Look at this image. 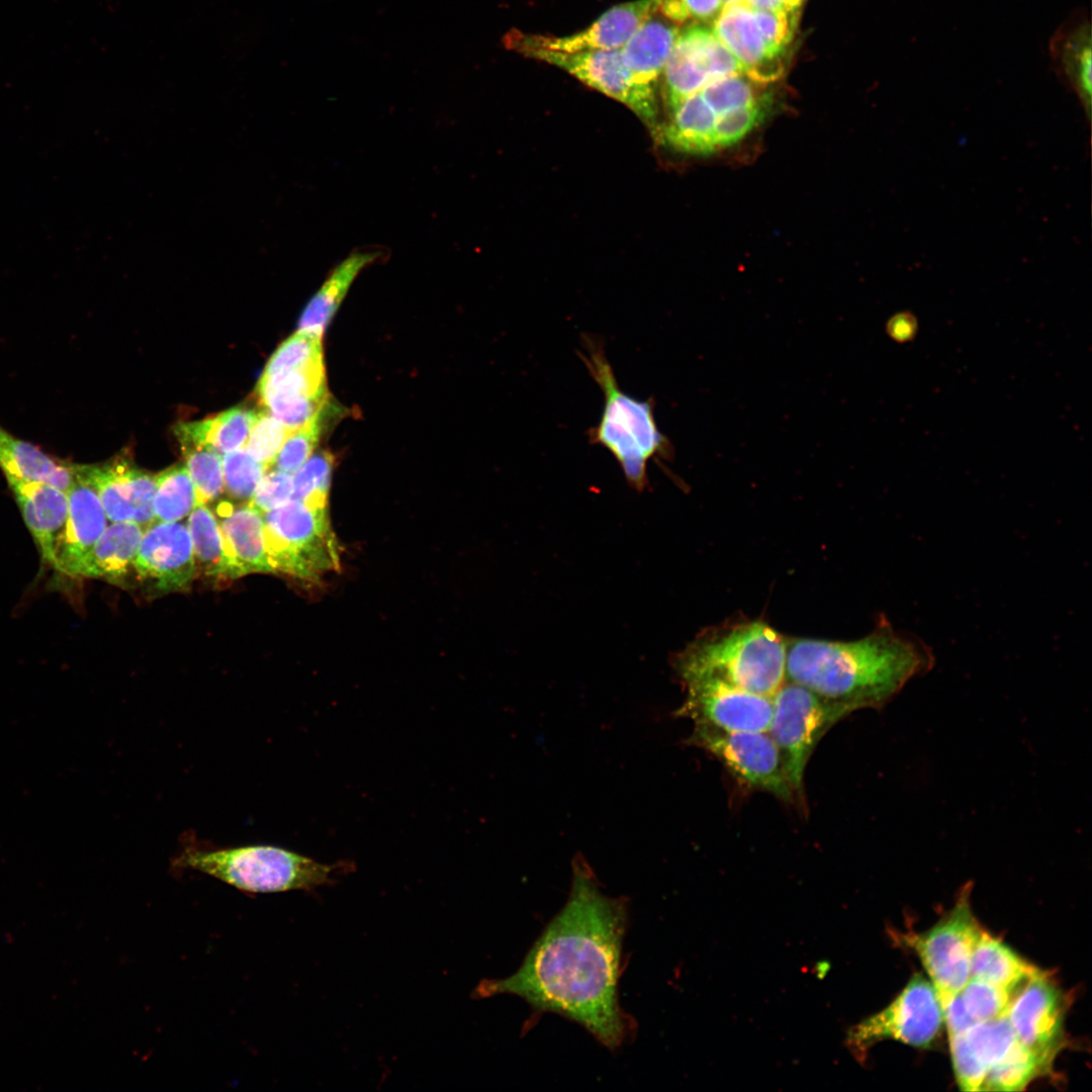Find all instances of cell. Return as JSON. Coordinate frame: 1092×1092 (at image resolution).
Returning <instances> with one entry per match:
<instances>
[{"label": "cell", "mask_w": 1092, "mask_h": 1092, "mask_svg": "<svg viewBox=\"0 0 1092 1092\" xmlns=\"http://www.w3.org/2000/svg\"><path fill=\"white\" fill-rule=\"evenodd\" d=\"M757 85L745 74H737L710 82L700 93L714 112L720 115L757 101L762 96Z\"/></svg>", "instance_id": "obj_39"}, {"label": "cell", "mask_w": 1092, "mask_h": 1092, "mask_svg": "<svg viewBox=\"0 0 1092 1092\" xmlns=\"http://www.w3.org/2000/svg\"><path fill=\"white\" fill-rule=\"evenodd\" d=\"M186 468L194 483L197 505L216 499L223 489L219 454L205 444H181Z\"/></svg>", "instance_id": "obj_33"}, {"label": "cell", "mask_w": 1092, "mask_h": 1092, "mask_svg": "<svg viewBox=\"0 0 1092 1092\" xmlns=\"http://www.w3.org/2000/svg\"><path fill=\"white\" fill-rule=\"evenodd\" d=\"M787 640L761 621L724 624L704 631L673 665L680 680L711 677L771 698L786 681Z\"/></svg>", "instance_id": "obj_5"}, {"label": "cell", "mask_w": 1092, "mask_h": 1092, "mask_svg": "<svg viewBox=\"0 0 1092 1092\" xmlns=\"http://www.w3.org/2000/svg\"><path fill=\"white\" fill-rule=\"evenodd\" d=\"M651 0H636L616 5L585 29L569 35L530 34L512 30L504 36L509 50L523 54L530 50L580 53L621 49L652 12Z\"/></svg>", "instance_id": "obj_15"}, {"label": "cell", "mask_w": 1092, "mask_h": 1092, "mask_svg": "<svg viewBox=\"0 0 1092 1092\" xmlns=\"http://www.w3.org/2000/svg\"><path fill=\"white\" fill-rule=\"evenodd\" d=\"M581 343L584 352L578 356L604 394L600 421L587 430L588 442L609 451L629 485L642 490L648 483L649 461L669 459L673 453L656 424L654 399L635 398L619 386L604 342L597 336L583 334Z\"/></svg>", "instance_id": "obj_3"}, {"label": "cell", "mask_w": 1092, "mask_h": 1092, "mask_svg": "<svg viewBox=\"0 0 1092 1092\" xmlns=\"http://www.w3.org/2000/svg\"><path fill=\"white\" fill-rule=\"evenodd\" d=\"M289 433L290 430L267 410L259 411L245 446L255 459L269 469Z\"/></svg>", "instance_id": "obj_43"}, {"label": "cell", "mask_w": 1092, "mask_h": 1092, "mask_svg": "<svg viewBox=\"0 0 1092 1092\" xmlns=\"http://www.w3.org/2000/svg\"><path fill=\"white\" fill-rule=\"evenodd\" d=\"M1091 23L1085 12L1064 22L1050 41L1055 71L1072 89L1090 117L1092 89Z\"/></svg>", "instance_id": "obj_23"}, {"label": "cell", "mask_w": 1092, "mask_h": 1092, "mask_svg": "<svg viewBox=\"0 0 1092 1092\" xmlns=\"http://www.w3.org/2000/svg\"><path fill=\"white\" fill-rule=\"evenodd\" d=\"M714 33L740 63L743 73L756 84L779 80L785 73V56L772 53L755 22L753 9L744 1L724 5L714 21Z\"/></svg>", "instance_id": "obj_18"}, {"label": "cell", "mask_w": 1092, "mask_h": 1092, "mask_svg": "<svg viewBox=\"0 0 1092 1092\" xmlns=\"http://www.w3.org/2000/svg\"><path fill=\"white\" fill-rule=\"evenodd\" d=\"M771 699L772 715L767 732L780 750L788 781L800 801L806 766L814 749L836 723L853 712L788 680Z\"/></svg>", "instance_id": "obj_7"}, {"label": "cell", "mask_w": 1092, "mask_h": 1092, "mask_svg": "<svg viewBox=\"0 0 1092 1092\" xmlns=\"http://www.w3.org/2000/svg\"><path fill=\"white\" fill-rule=\"evenodd\" d=\"M653 9L675 24L710 22L721 11L722 0H651Z\"/></svg>", "instance_id": "obj_46"}, {"label": "cell", "mask_w": 1092, "mask_h": 1092, "mask_svg": "<svg viewBox=\"0 0 1092 1092\" xmlns=\"http://www.w3.org/2000/svg\"><path fill=\"white\" fill-rule=\"evenodd\" d=\"M943 1024L941 1004L932 983L915 974L886 1008L849 1029L846 1044L859 1061L866 1059L874 1044L886 1039L929 1049Z\"/></svg>", "instance_id": "obj_9"}, {"label": "cell", "mask_w": 1092, "mask_h": 1092, "mask_svg": "<svg viewBox=\"0 0 1092 1092\" xmlns=\"http://www.w3.org/2000/svg\"><path fill=\"white\" fill-rule=\"evenodd\" d=\"M737 74H744L740 63L714 31L691 24L678 31L663 69L667 106L672 111L710 82Z\"/></svg>", "instance_id": "obj_12"}, {"label": "cell", "mask_w": 1092, "mask_h": 1092, "mask_svg": "<svg viewBox=\"0 0 1092 1092\" xmlns=\"http://www.w3.org/2000/svg\"><path fill=\"white\" fill-rule=\"evenodd\" d=\"M143 527L133 522L107 526L82 562L77 578H98L125 586L134 573V560L143 538Z\"/></svg>", "instance_id": "obj_24"}, {"label": "cell", "mask_w": 1092, "mask_h": 1092, "mask_svg": "<svg viewBox=\"0 0 1092 1092\" xmlns=\"http://www.w3.org/2000/svg\"><path fill=\"white\" fill-rule=\"evenodd\" d=\"M971 891L970 883L964 886L954 907L930 929L902 938L920 959L941 1008L970 980L972 953L982 931L972 912Z\"/></svg>", "instance_id": "obj_8"}, {"label": "cell", "mask_w": 1092, "mask_h": 1092, "mask_svg": "<svg viewBox=\"0 0 1092 1092\" xmlns=\"http://www.w3.org/2000/svg\"><path fill=\"white\" fill-rule=\"evenodd\" d=\"M292 494L293 475L275 469L264 474L249 504L265 513L288 503Z\"/></svg>", "instance_id": "obj_47"}, {"label": "cell", "mask_w": 1092, "mask_h": 1092, "mask_svg": "<svg viewBox=\"0 0 1092 1092\" xmlns=\"http://www.w3.org/2000/svg\"><path fill=\"white\" fill-rule=\"evenodd\" d=\"M6 480L42 562L54 568L57 542L68 516L67 491L43 482Z\"/></svg>", "instance_id": "obj_22"}, {"label": "cell", "mask_w": 1092, "mask_h": 1092, "mask_svg": "<svg viewBox=\"0 0 1092 1092\" xmlns=\"http://www.w3.org/2000/svg\"><path fill=\"white\" fill-rule=\"evenodd\" d=\"M328 393L316 395L270 396L260 402L290 431L321 419L328 402Z\"/></svg>", "instance_id": "obj_42"}, {"label": "cell", "mask_w": 1092, "mask_h": 1092, "mask_svg": "<svg viewBox=\"0 0 1092 1092\" xmlns=\"http://www.w3.org/2000/svg\"><path fill=\"white\" fill-rule=\"evenodd\" d=\"M134 573L139 581L160 594L187 589L197 574L187 525L157 522L148 526L134 560Z\"/></svg>", "instance_id": "obj_17"}, {"label": "cell", "mask_w": 1092, "mask_h": 1092, "mask_svg": "<svg viewBox=\"0 0 1092 1092\" xmlns=\"http://www.w3.org/2000/svg\"><path fill=\"white\" fill-rule=\"evenodd\" d=\"M333 463V455L326 450L310 456L293 475L292 499L327 507Z\"/></svg>", "instance_id": "obj_36"}, {"label": "cell", "mask_w": 1092, "mask_h": 1092, "mask_svg": "<svg viewBox=\"0 0 1092 1092\" xmlns=\"http://www.w3.org/2000/svg\"><path fill=\"white\" fill-rule=\"evenodd\" d=\"M1065 1013L1064 997L1043 971L1027 980L1008 1006L1006 1016L1016 1040L1044 1074L1064 1044Z\"/></svg>", "instance_id": "obj_11"}, {"label": "cell", "mask_w": 1092, "mask_h": 1092, "mask_svg": "<svg viewBox=\"0 0 1092 1092\" xmlns=\"http://www.w3.org/2000/svg\"><path fill=\"white\" fill-rule=\"evenodd\" d=\"M686 699L675 712L694 725L724 731H768L772 699L711 677L680 680Z\"/></svg>", "instance_id": "obj_13"}, {"label": "cell", "mask_w": 1092, "mask_h": 1092, "mask_svg": "<svg viewBox=\"0 0 1092 1092\" xmlns=\"http://www.w3.org/2000/svg\"><path fill=\"white\" fill-rule=\"evenodd\" d=\"M264 537L273 572L314 581L340 566V547L327 507L297 499L263 513Z\"/></svg>", "instance_id": "obj_6"}, {"label": "cell", "mask_w": 1092, "mask_h": 1092, "mask_svg": "<svg viewBox=\"0 0 1092 1092\" xmlns=\"http://www.w3.org/2000/svg\"><path fill=\"white\" fill-rule=\"evenodd\" d=\"M257 412L237 406L213 418L184 423L175 429L180 444H205L217 453L242 449L249 438Z\"/></svg>", "instance_id": "obj_30"}, {"label": "cell", "mask_w": 1092, "mask_h": 1092, "mask_svg": "<svg viewBox=\"0 0 1092 1092\" xmlns=\"http://www.w3.org/2000/svg\"><path fill=\"white\" fill-rule=\"evenodd\" d=\"M382 256L380 250L353 251L336 265L305 306L298 332L322 338L356 277Z\"/></svg>", "instance_id": "obj_27"}, {"label": "cell", "mask_w": 1092, "mask_h": 1092, "mask_svg": "<svg viewBox=\"0 0 1092 1092\" xmlns=\"http://www.w3.org/2000/svg\"><path fill=\"white\" fill-rule=\"evenodd\" d=\"M232 579L256 572H273L269 563L263 513L249 503L234 505L222 500L216 507Z\"/></svg>", "instance_id": "obj_21"}, {"label": "cell", "mask_w": 1092, "mask_h": 1092, "mask_svg": "<svg viewBox=\"0 0 1092 1092\" xmlns=\"http://www.w3.org/2000/svg\"><path fill=\"white\" fill-rule=\"evenodd\" d=\"M76 477L97 492L107 519L150 526L155 521L153 499L156 479L122 457L103 464H75Z\"/></svg>", "instance_id": "obj_16"}, {"label": "cell", "mask_w": 1092, "mask_h": 1092, "mask_svg": "<svg viewBox=\"0 0 1092 1092\" xmlns=\"http://www.w3.org/2000/svg\"><path fill=\"white\" fill-rule=\"evenodd\" d=\"M1014 994L987 982L970 978L958 995L974 1023H980L1006 1014Z\"/></svg>", "instance_id": "obj_38"}, {"label": "cell", "mask_w": 1092, "mask_h": 1092, "mask_svg": "<svg viewBox=\"0 0 1092 1092\" xmlns=\"http://www.w3.org/2000/svg\"><path fill=\"white\" fill-rule=\"evenodd\" d=\"M1044 1075L1035 1059L1018 1041L987 1072L981 1091H1019Z\"/></svg>", "instance_id": "obj_34"}, {"label": "cell", "mask_w": 1092, "mask_h": 1092, "mask_svg": "<svg viewBox=\"0 0 1092 1092\" xmlns=\"http://www.w3.org/2000/svg\"><path fill=\"white\" fill-rule=\"evenodd\" d=\"M933 664L929 646L885 619L857 640H787L786 680L852 712L882 708Z\"/></svg>", "instance_id": "obj_2"}, {"label": "cell", "mask_w": 1092, "mask_h": 1092, "mask_svg": "<svg viewBox=\"0 0 1092 1092\" xmlns=\"http://www.w3.org/2000/svg\"><path fill=\"white\" fill-rule=\"evenodd\" d=\"M353 866L347 860L322 863L275 845L210 847L197 841H185L171 861L176 873L198 872L247 894L310 891L331 886Z\"/></svg>", "instance_id": "obj_4"}, {"label": "cell", "mask_w": 1092, "mask_h": 1092, "mask_svg": "<svg viewBox=\"0 0 1092 1092\" xmlns=\"http://www.w3.org/2000/svg\"><path fill=\"white\" fill-rule=\"evenodd\" d=\"M752 9L757 10H788L786 0H742Z\"/></svg>", "instance_id": "obj_48"}, {"label": "cell", "mask_w": 1092, "mask_h": 1092, "mask_svg": "<svg viewBox=\"0 0 1092 1092\" xmlns=\"http://www.w3.org/2000/svg\"><path fill=\"white\" fill-rule=\"evenodd\" d=\"M0 469L5 478L43 482L67 491L76 479L74 463L55 458L0 425Z\"/></svg>", "instance_id": "obj_26"}, {"label": "cell", "mask_w": 1092, "mask_h": 1092, "mask_svg": "<svg viewBox=\"0 0 1092 1092\" xmlns=\"http://www.w3.org/2000/svg\"><path fill=\"white\" fill-rule=\"evenodd\" d=\"M68 516L56 546L54 569L77 578L80 566L107 527V516L95 489L76 477L67 490Z\"/></svg>", "instance_id": "obj_19"}, {"label": "cell", "mask_w": 1092, "mask_h": 1092, "mask_svg": "<svg viewBox=\"0 0 1092 1092\" xmlns=\"http://www.w3.org/2000/svg\"><path fill=\"white\" fill-rule=\"evenodd\" d=\"M627 925V901L603 893L590 866L576 855L564 906L518 970L504 979L480 981L472 997L518 996L535 1012L572 1020L616 1050L635 1030L618 991Z\"/></svg>", "instance_id": "obj_1"}, {"label": "cell", "mask_w": 1092, "mask_h": 1092, "mask_svg": "<svg viewBox=\"0 0 1092 1092\" xmlns=\"http://www.w3.org/2000/svg\"><path fill=\"white\" fill-rule=\"evenodd\" d=\"M688 744L715 757L742 786L793 803L780 750L767 731H724L694 725Z\"/></svg>", "instance_id": "obj_10"}, {"label": "cell", "mask_w": 1092, "mask_h": 1092, "mask_svg": "<svg viewBox=\"0 0 1092 1092\" xmlns=\"http://www.w3.org/2000/svg\"><path fill=\"white\" fill-rule=\"evenodd\" d=\"M948 1041L956 1081L963 1091H981L988 1070L1017 1042L1006 1014L975 1023Z\"/></svg>", "instance_id": "obj_20"}, {"label": "cell", "mask_w": 1092, "mask_h": 1092, "mask_svg": "<svg viewBox=\"0 0 1092 1092\" xmlns=\"http://www.w3.org/2000/svg\"><path fill=\"white\" fill-rule=\"evenodd\" d=\"M223 487L226 493L239 500L250 499L268 470L247 450L226 453L222 458Z\"/></svg>", "instance_id": "obj_40"}, {"label": "cell", "mask_w": 1092, "mask_h": 1092, "mask_svg": "<svg viewBox=\"0 0 1092 1092\" xmlns=\"http://www.w3.org/2000/svg\"><path fill=\"white\" fill-rule=\"evenodd\" d=\"M1040 971L982 929L972 953L970 978L1016 993Z\"/></svg>", "instance_id": "obj_29"}, {"label": "cell", "mask_w": 1092, "mask_h": 1092, "mask_svg": "<svg viewBox=\"0 0 1092 1092\" xmlns=\"http://www.w3.org/2000/svg\"><path fill=\"white\" fill-rule=\"evenodd\" d=\"M770 106V96L762 95L754 103L718 116L714 142L716 150L735 145L763 120Z\"/></svg>", "instance_id": "obj_41"}, {"label": "cell", "mask_w": 1092, "mask_h": 1092, "mask_svg": "<svg viewBox=\"0 0 1092 1092\" xmlns=\"http://www.w3.org/2000/svg\"><path fill=\"white\" fill-rule=\"evenodd\" d=\"M153 499L155 520L179 522L197 505L196 490L187 468L176 465L158 475Z\"/></svg>", "instance_id": "obj_32"}, {"label": "cell", "mask_w": 1092, "mask_h": 1092, "mask_svg": "<svg viewBox=\"0 0 1092 1092\" xmlns=\"http://www.w3.org/2000/svg\"><path fill=\"white\" fill-rule=\"evenodd\" d=\"M738 1H740V0H722V2L724 3V5H727V4H731V3H735V2H738Z\"/></svg>", "instance_id": "obj_49"}, {"label": "cell", "mask_w": 1092, "mask_h": 1092, "mask_svg": "<svg viewBox=\"0 0 1092 1092\" xmlns=\"http://www.w3.org/2000/svg\"><path fill=\"white\" fill-rule=\"evenodd\" d=\"M717 114L700 92L682 100L671 120L658 128L657 136L666 146L687 154L706 155L716 151L714 130Z\"/></svg>", "instance_id": "obj_28"}, {"label": "cell", "mask_w": 1092, "mask_h": 1092, "mask_svg": "<svg viewBox=\"0 0 1092 1092\" xmlns=\"http://www.w3.org/2000/svg\"><path fill=\"white\" fill-rule=\"evenodd\" d=\"M321 419L290 431L273 463L277 470L294 475L311 456L321 434Z\"/></svg>", "instance_id": "obj_44"}, {"label": "cell", "mask_w": 1092, "mask_h": 1092, "mask_svg": "<svg viewBox=\"0 0 1092 1092\" xmlns=\"http://www.w3.org/2000/svg\"><path fill=\"white\" fill-rule=\"evenodd\" d=\"M522 55L563 69L587 86L627 105L643 120L654 121V89L633 79L623 63L620 49L572 54L530 50Z\"/></svg>", "instance_id": "obj_14"}, {"label": "cell", "mask_w": 1092, "mask_h": 1092, "mask_svg": "<svg viewBox=\"0 0 1092 1092\" xmlns=\"http://www.w3.org/2000/svg\"><path fill=\"white\" fill-rule=\"evenodd\" d=\"M187 527L192 541L197 574L200 572L218 581L232 579L216 516L206 505H196L188 515Z\"/></svg>", "instance_id": "obj_31"}, {"label": "cell", "mask_w": 1092, "mask_h": 1092, "mask_svg": "<svg viewBox=\"0 0 1092 1092\" xmlns=\"http://www.w3.org/2000/svg\"><path fill=\"white\" fill-rule=\"evenodd\" d=\"M321 363H324L322 338L297 331L278 347L267 362L261 378Z\"/></svg>", "instance_id": "obj_37"}, {"label": "cell", "mask_w": 1092, "mask_h": 1092, "mask_svg": "<svg viewBox=\"0 0 1092 1092\" xmlns=\"http://www.w3.org/2000/svg\"><path fill=\"white\" fill-rule=\"evenodd\" d=\"M678 28L654 9L620 49L623 63L633 79L653 87L663 72Z\"/></svg>", "instance_id": "obj_25"}, {"label": "cell", "mask_w": 1092, "mask_h": 1092, "mask_svg": "<svg viewBox=\"0 0 1092 1092\" xmlns=\"http://www.w3.org/2000/svg\"><path fill=\"white\" fill-rule=\"evenodd\" d=\"M755 22L769 50L786 57V50L793 40L800 10L753 9Z\"/></svg>", "instance_id": "obj_45"}, {"label": "cell", "mask_w": 1092, "mask_h": 1092, "mask_svg": "<svg viewBox=\"0 0 1092 1092\" xmlns=\"http://www.w3.org/2000/svg\"><path fill=\"white\" fill-rule=\"evenodd\" d=\"M328 393L324 363L260 378L259 400L270 396L316 395Z\"/></svg>", "instance_id": "obj_35"}]
</instances>
